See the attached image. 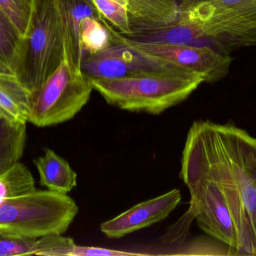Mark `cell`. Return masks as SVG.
I'll return each mask as SVG.
<instances>
[{
  "instance_id": "obj_1",
  "label": "cell",
  "mask_w": 256,
  "mask_h": 256,
  "mask_svg": "<svg viewBox=\"0 0 256 256\" xmlns=\"http://www.w3.org/2000/svg\"><path fill=\"white\" fill-rule=\"evenodd\" d=\"M180 178L190 192L188 214L236 255L256 256V229L243 201L226 182L182 162Z\"/></svg>"
},
{
  "instance_id": "obj_23",
  "label": "cell",
  "mask_w": 256,
  "mask_h": 256,
  "mask_svg": "<svg viewBox=\"0 0 256 256\" xmlns=\"http://www.w3.org/2000/svg\"><path fill=\"white\" fill-rule=\"evenodd\" d=\"M37 239L0 231V256L34 255Z\"/></svg>"
},
{
  "instance_id": "obj_9",
  "label": "cell",
  "mask_w": 256,
  "mask_h": 256,
  "mask_svg": "<svg viewBox=\"0 0 256 256\" xmlns=\"http://www.w3.org/2000/svg\"><path fill=\"white\" fill-rule=\"evenodd\" d=\"M213 129L256 229V138L234 125L213 123Z\"/></svg>"
},
{
  "instance_id": "obj_19",
  "label": "cell",
  "mask_w": 256,
  "mask_h": 256,
  "mask_svg": "<svg viewBox=\"0 0 256 256\" xmlns=\"http://www.w3.org/2000/svg\"><path fill=\"white\" fill-rule=\"evenodd\" d=\"M36 190L31 171L20 162L0 174V201Z\"/></svg>"
},
{
  "instance_id": "obj_10",
  "label": "cell",
  "mask_w": 256,
  "mask_h": 256,
  "mask_svg": "<svg viewBox=\"0 0 256 256\" xmlns=\"http://www.w3.org/2000/svg\"><path fill=\"white\" fill-rule=\"evenodd\" d=\"M180 201V191L173 189L160 196L140 203L116 217L104 222L100 225V231L108 238H121L166 219Z\"/></svg>"
},
{
  "instance_id": "obj_2",
  "label": "cell",
  "mask_w": 256,
  "mask_h": 256,
  "mask_svg": "<svg viewBox=\"0 0 256 256\" xmlns=\"http://www.w3.org/2000/svg\"><path fill=\"white\" fill-rule=\"evenodd\" d=\"M90 81L110 105L154 115L186 100L206 82L204 76L194 72Z\"/></svg>"
},
{
  "instance_id": "obj_18",
  "label": "cell",
  "mask_w": 256,
  "mask_h": 256,
  "mask_svg": "<svg viewBox=\"0 0 256 256\" xmlns=\"http://www.w3.org/2000/svg\"><path fill=\"white\" fill-rule=\"evenodd\" d=\"M22 35L0 7V72L16 75Z\"/></svg>"
},
{
  "instance_id": "obj_4",
  "label": "cell",
  "mask_w": 256,
  "mask_h": 256,
  "mask_svg": "<svg viewBox=\"0 0 256 256\" xmlns=\"http://www.w3.org/2000/svg\"><path fill=\"white\" fill-rule=\"evenodd\" d=\"M79 210L66 194L36 189L0 201V231L30 238L63 234Z\"/></svg>"
},
{
  "instance_id": "obj_22",
  "label": "cell",
  "mask_w": 256,
  "mask_h": 256,
  "mask_svg": "<svg viewBox=\"0 0 256 256\" xmlns=\"http://www.w3.org/2000/svg\"><path fill=\"white\" fill-rule=\"evenodd\" d=\"M36 0H0V7L24 36L28 28Z\"/></svg>"
},
{
  "instance_id": "obj_17",
  "label": "cell",
  "mask_w": 256,
  "mask_h": 256,
  "mask_svg": "<svg viewBox=\"0 0 256 256\" xmlns=\"http://www.w3.org/2000/svg\"><path fill=\"white\" fill-rule=\"evenodd\" d=\"M26 143V125L10 123L0 115V174L20 162Z\"/></svg>"
},
{
  "instance_id": "obj_7",
  "label": "cell",
  "mask_w": 256,
  "mask_h": 256,
  "mask_svg": "<svg viewBox=\"0 0 256 256\" xmlns=\"http://www.w3.org/2000/svg\"><path fill=\"white\" fill-rule=\"evenodd\" d=\"M81 70L90 80L118 79L194 72L114 41L104 51L84 57Z\"/></svg>"
},
{
  "instance_id": "obj_6",
  "label": "cell",
  "mask_w": 256,
  "mask_h": 256,
  "mask_svg": "<svg viewBox=\"0 0 256 256\" xmlns=\"http://www.w3.org/2000/svg\"><path fill=\"white\" fill-rule=\"evenodd\" d=\"M93 90L91 81L82 72L74 70L64 59L32 96L30 123L46 127L72 120L87 105Z\"/></svg>"
},
{
  "instance_id": "obj_8",
  "label": "cell",
  "mask_w": 256,
  "mask_h": 256,
  "mask_svg": "<svg viewBox=\"0 0 256 256\" xmlns=\"http://www.w3.org/2000/svg\"><path fill=\"white\" fill-rule=\"evenodd\" d=\"M112 36V42H120L148 55L168 60L194 71L206 78V82H215L230 72L232 58L228 53L208 46L148 43L132 40L118 33L102 18Z\"/></svg>"
},
{
  "instance_id": "obj_20",
  "label": "cell",
  "mask_w": 256,
  "mask_h": 256,
  "mask_svg": "<svg viewBox=\"0 0 256 256\" xmlns=\"http://www.w3.org/2000/svg\"><path fill=\"white\" fill-rule=\"evenodd\" d=\"M81 41L84 52L96 54L112 44V36L102 18L86 17L81 24Z\"/></svg>"
},
{
  "instance_id": "obj_5",
  "label": "cell",
  "mask_w": 256,
  "mask_h": 256,
  "mask_svg": "<svg viewBox=\"0 0 256 256\" xmlns=\"http://www.w3.org/2000/svg\"><path fill=\"white\" fill-rule=\"evenodd\" d=\"M178 20L201 30L228 54L256 45V0H182Z\"/></svg>"
},
{
  "instance_id": "obj_11",
  "label": "cell",
  "mask_w": 256,
  "mask_h": 256,
  "mask_svg": "<svg viewBox=\"0 0 256 256\" xmlns=\"http://www.w3.org/2000/svg\"><path fill=\"white\" fill-rule=\"evenodd\" d=\"M64 37V59L74 70L82 72L84 51L81 41V24L86 17L102 15L90 0H60Z\"/></svg>"
},
{
  "instance_id": "obj_14",
  "label": "cell",
  "mask_w": 256,
  "mask_h": 256,
  "mask_svg": "<svg viewBox=\"0 0 256 256\" xmlns=\"http://www.w3.org/2000/svg\"><path fill=\"white\" fill-rule=\"evenodd\" d=\"M126 36L137 42L170 45L201 46L200 42H214L195 26L180 22L178 20L173 24L162 27L136 30Z\"/></svg>"
},
{
  "instance_id": "obj_16",
  "label": "cell",
  "mask_w": 256,
  "mask_h": 256,
  "mask_svg": "<svg viewBox=\"0 0 256 256\" xmlns=\"http://www.w3.org/2000/svg\"><path fill=\"white\" fill-rule=\"evenodd\" d=\"M141 253L123 252L106 248L78 246L70 237L62 234H48L37 239L34 255L39 256H126Z\"/></svg>"
},
{
  "instance_id": "obj_15",
  "label": "cell",
  "mask_w": 256,
  "mask_h": 256,
  "mask_svg": "<svg viewBox=\"0 0 256 256\" xmlns=\"http://www.w3.org/2000/svg\"><path fill=\"white\" fill-rule=\"evenodd\" d=\"M44 156L34 159L40 176V184L48 190L66 194L78 186V174L67 160L51 149H45Z\"/></svg>"
},
{
  "instance_id": "obj_12",
  "label": "cell",
  "mask_w": 256,
  "mask_h": 256,
  "mask_svg": "<svg viewBox=\"0 0 256 256\" xmlns=\"http://www.w3.org/2000/svg\"><path fill=\"white\" fill-rule=\"evenodd\" d=\"M32 93L16 75L0 72V115L13 124L30 122Z\"/></svg>"
},
{
  "instance_id": "obj_13",
  "label": "cell",
  "mask_w": 256,
  "mask_h": 256,
  "mask_svg": "<svg viewBox=\"0 0 256 256\" xmlns=\"http://www.w3.org/2000/svg\"><path fill=\"white\" fill-rule=\"evenodd\" d=\"M132 32L173 24L178 19L177 0H126Z\"/></svg>"
},
{
  "instance_id": "obj_3",
  "label": "cell",
  "mask_w": 256,
  "mask_h": 256,
  "mask_svg": "<svg viewBox=\"0 0 256 256\" xmlns=\"http://www.w3.org/2000/svg\"><path fill=\"white\" fill-rule=\"evenodd\" d=\"M64 59L60 0H36L28 28L21 40L16 77L33 94Z\"/></svg>"
},
{
  "instance_id": "obj_21",
  "label": "cell",
  "mask_w": 256,
  "mask_h": 256,
  "mask_svg": "<svg viewBox=\"0 0 256 256\" xmlns=\"http://www.w3.org/2000/svg\"><path fill=\"white\" fill-rule=\"evenodd\" d=\"M100 15L118 33L128 36L132 33L129 15V3L126 0H90Z\"/></svg>"
}]
</instances>
